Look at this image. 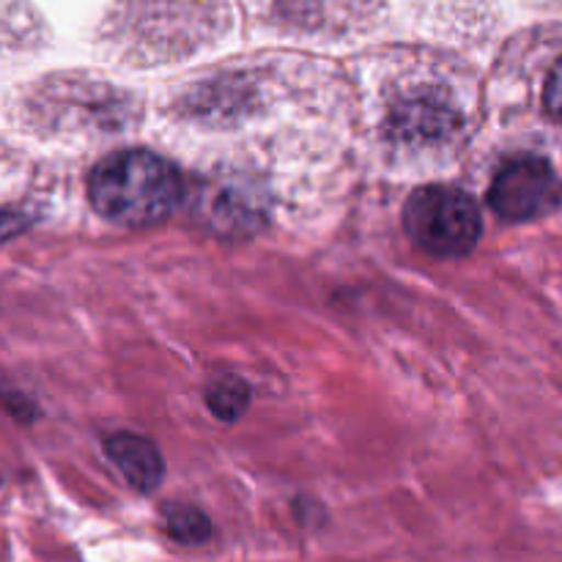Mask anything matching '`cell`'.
Here are the masks:
<instances>
[{
  "label": "cell",
  "mask_w": 562,
  "mask_h": 562,
  "mask_svg": "<svg viewBox=\"0 0 562 562\" xmlns=\"http://www.w3.org/2000/svg\"><path fill=\"white\" fill-rule=\"evenodd\" d=\"M181 176L168 159L143 148L104 157L88 179V195L104 220L124 228H151L176 212Z\"/></svg>",
  "instance_id": "obj_1"
},
{
  "label": "cell",
  "mask_w": 562,
  "mask_h": 562,
  "mask_svg": "<svg viewBox=\"0 0 562 562\" xmlns=\"http://www.w3.org/2000/svg\"><path fill=\"white\" fill-rule=\"evenodd\" d=\"M404 228L423 252L434 258H461L481 241V209L456 187H420L404 206Z\"/></svg>",
  "instance_id": "obj_2"
},
{
  "label": "cell",
  "mask_w": 562,
  "mask_h": 562,
  "mask_svg": "<svg viewBox=\"0 0 562 562\" xmlns=\"http://www.w3.org/2000/svg\"><path fill=\"white\" fill-rule=\"evenodd\" d=\"M562 201V181L541 157H519L505 165L492 181L488 203L508 223L543 217Z\"/></svg>",
  "instance_id": "obj_3"
},
{
  "label": "cell",
  "mask_w": 562,
  "mask_h": 562,
  "mask_svg": "<svg viewBox=\"0 0 562 562\" xmlns=\"http://www.w3.org/2000/svg\"><path fill=\"white\" fill-rule=\"evenodd\" d=\"M280 22L307 31H351L376 20L382 0H269Z\"/></svg>",
  "instance_id": "obj_4"
},
{
  "label": "cell",
  "mask_w": 562,
  "mask_h": 562,
  "mask_svg": "<svg viewBox=\"0 0 562 562\" xmlns=\"http://www.w3.org/2000/svg\"><path fill=\"white\" fill-rule=\"evenodd\" d=\"M110 461L119 467L121 475L137 488V492H154L162 483L165 464L159 450L148 439L135 434H115L104 445Z\"/></svg>",
  "instance_id": "obj_5"
},
{
  "label": "cell",
  "mask_w": 562,
  "mask_h": 562,
  "mask_svg": "<svg viewBox=\"0 0 562 562\" xmlns=\"http://www.w3.org/2000/svg\"><path fill=\"white\" fill-rule=\"evenodd\" d=\"M209 409L220 417V420H236L241 412L250 404V390L241 379L236 376H220L217 382L209 384Z\"/></svg>",
  "instance_id": "obj_6"
},
{
  "label": "cell",
  "mask_w": 562,
  "mask_h": 562,
  "mask_svg": "<svg viewBox=\"0 0 562 562\" xmlns=\"http://www.w3.org/2000/svg\"><path fill=\"white\" fill-rule=\"evenodd\" d=\"M450 121H453V113H450L445 104H434V102H415L409 104V108L404 110V115H401L398 126L404 132H409V135H442L445 130L450 126Z\"/></svg>",
  "instance_id": "obj_7"
},
{
  "label": "cell",
  "mask_w": 562,
  "mask_h": 562,
  "mask_svg": "<svg viewBox=\"0 0 562 562\" xmlns=\"http://www.w3.org/2000/svg\"><path fill=\"white\" fill-rule=\"evenodd\" d=\"M165 527H168L170 538H176L179 543H201L212 536L209 519L192 505H170V508H165Z\"/></svg>",
  "instance_id": "obj_8"
},
{
  "label": "cell",
  "mask_w": 562,
  "mask_h": 562,
  "mask_svg": "<svg viewBox=\"0 0 562 562\" xmlns=\"http://www.w3.org/2000/svg\"><path fill=\"white\" fill-rule=\"evenodd\" d=\"M543 102H547L549 113L562 121V58L554 64L552 75H549L547 91H543Z\"/></svg>",
  "instance_id": "obj_9"
},
{
  "label": "cell",
  "mask_w": 562,
  "mask_h": 562,
  "mask_svg": "<svg viewBox=\"0 0 562 562\" xmlns=\"http://www.w3.org/2000/svg\"><path fill=\"white\" fill-rule=\"evenodd\" d=\"M22 225H25V220L20 214H0V236L16 234V231H22Z\"/></svg>",
  "instance_id": "obj_10"
}]
</instances>
